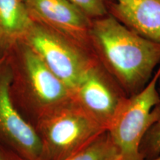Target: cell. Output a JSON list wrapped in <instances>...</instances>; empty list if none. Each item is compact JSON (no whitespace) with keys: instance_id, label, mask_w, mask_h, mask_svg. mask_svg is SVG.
Masks as SVG:
<instances>
[{"instance_id":"1","label":"cell","mask_w":160,"mask_h":160,"mask_svg":"<svg viewBox=\"0 0 160 160\" xmlns=\"http://www.w3.org/2000/svg\"><path fill=\"white\" fill-rule=\"evenodd\" d=\"M90 36L100 63L128 97L142 89L160 65V43L137 34L111 15L92 19Z\"/></svg>"},{"instance_id":"2","label":"cell","mask_w":160,"mask_h":160,"mask_svg":"<svg viewBox=\"0 0 160 160\" xmlns=\"http://www.w3.org/2000/svg\"><path fill=\"white\" fill-rule=\"evenodd\" d=\"M5 53L11 69V97L33 125L47 112L73 98L68 88L24 40L8 43Z\"/></svg>"},{"instance_id":"3","label":"cell","mask_w":160,"mask_h":160,"mask_svg":"<svg viewBox=\"0 0 160 160\" xmlns=\"http://www.w3.org/2000/svg\"><path fill=\"white\" fill-rule=\"evenodd\" d=\"M33 126L42 160H65L107 131L72 98L38 119Z\"/></svg>"},{"instance_id":"4","label":"cell","mask_w":160,"mask_h":160,"mask_svg":"<svg viewBox=\"0 0 160 160\" xmlns=\"http://www.w3.org/2000/svg\"><path fill=\"white\" fill-rule=\"evenodd\" d=\"M21 39L31 46L71 93L87 71L99 62L93 51L35 21Z\"/></svg>"},{"instance_id":"5","label":"cell","mask_w":160,"mask_h":160,"mask_svg":"<svg viewBox=\"0 0 160 160\" xmlns=\"http://www.w3.org/2000/svg\"><path fill=\"white\" fill-rule=\"evenodd\" d=\"M159 77L160 65L147 85L128 97L107 130L119 152L121 160H143L139 148L145 133L158 114Z\"/></svg>"},{"instance_id":"6","label":"cell","mask_w":160,"mask_h":160,"mask_svg":"<svg viewBox=\"0 0 160 160\" xmlns=\"http://www.w3.org/2000/svg\"><path fill=\"white\" fill-rule=\"evenodd\" d=\"M11 69L0 54V143L27 160H42V148L37 130L13 102L10 91Z\"/></svg>"},{"instance_id":"7","label":"cell","mask_w":160,"mask_h":160,"mask_svg":"<svg viewBox=\"0 0 160 160\" xmlns=\"http://www.w3.org/2000/svg\"><path fill=\"white\" fill-rule=\"evenodd\" d=\"M72 97L108 130L128 97L99 62L80 79Z\"/></svg>"},{"instance_id":"8","label":"cell","mask_w":160,"mask_h":160,"mask_svg":"<svg viewBox=\"0 0 160 160\" xmlns=\"http://www.w3.org/2000/svg\"><path fill=\"white\" fill-rule=\"evenodd\" d=\"M24 2L33 21L42 24L93 51L90 36L92 20L69 0Z\"/></svg>"},{"instance_id":"9","label":"cell","mask_w":160,"mask_h":160,"mask_svg":"<svg viewBox=\"0 0 160 160\" xmlns=\"http://www.w3.org/2000/svg\"><path fill=\"white\" fill-rule=\"evenodd\" d=\"M107 10L128 28L160 43V0H108Z\"/></svg>"},{"instance_id":"10","label":"cell","mask_w":160,"mask_h":160,"mask_svg":"<svg viewBox=\"0 0 160 160\" xmlns=\"http://www.w3.org/2000/svg\"><path fill=\"white\" fill-rule=\"evenodd\" d=\"M32 22L24 0H0V31L8 42L22 39Z\"/></svg>"},{"instance_id":"11","label":"cell","mask_w":160,"mask_h":160,"mask_svg":"<svg viewBox=\"0 0 160 160\" xmlns=\"http://www.w3.org/2000/svg\"><path fill=\"white\" fill-rule=\"evenodd\" d=\"M65 160H121V157L108 131H105Z\"/></svg>"},{"instance_id":"12","label":"cell","mask_w":160,"mask_h":160,"mask_svg":"<svg viewBox=\"0 0 160 160\" xmlns=\"http://www.w3.org/2000/svg\"><path fill=\"white\" fill-rule=\"evenodd\" d=\"M159 102L157 104V117L142 140L139 152L143 160L153 159L160 154V77L158 81Z\"/></svg>"},{"instance_id":"13","label":"cell","mask_w":160,"mask_h":160,"mask_svg":"<svg viewBox=\"0 0 160 160\" xmlns=\"http://www.w3.org/2000/svg\"><path fill=\"white\" fill-rule=\"evenodd\" d=\"M89 19H94L108 14L107 3L108 0H69Z\"/></svg>"},{"instance_id":"14","label":"cell","mask_w":160,"mask_h":160,"mask_svg":"<svg viewBox=\"0 0 160 160\" xmlns=\"http://www.w3.org/2000/svg\"><path fill=\"white\" fill-rule=\"evenodd\" d=\"M0 160H27L13 150L0 143Z\"/></svg>"},{"instance_id":"15","label":"cell","mask_w":160,"mask_h":160,"mask_svg":"<svg viewBox=\"0 0 160 160\" xmlns=\"http://www.w3.org/2000/svg\"><path fill=\"white\" fill-rule=\"evenodd\" d=\"M8 42L7 39H6L4 33L0 31V54L2 53L4 50H5L6 45H8Z\"/></svg>"},{"instance_id":"16","label":"cell","mask_w":160,"mask_h":160,"mask_svg":"<svg viewBox=\"0 0 160 160\" xmlns=\"http://www.w3.org/2000/svg\"><path fill=\"white\" fill-rule=\"evenodd\" d=\"M148 160H160V154L158 155L157 157H154V158H153V159H148Z\"/></svg>"}]
</instances>
